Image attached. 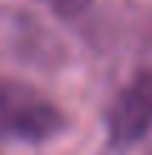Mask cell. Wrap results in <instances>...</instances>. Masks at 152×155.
Returning <instances> with one entry per match:
<instances>
[{"label":"cell","mask_w":152,"mask_h":155,"mask_svg":"<svg viewBox=\"0 0 152 155\" xmlns=\"http://www.w3.org/2000/svg\"><path fill=\"white\" fill-rule=\"evenodd\" d=\"M152 129V72L126 83L106 109V135L115 147H132Z\"/></svg>","instance_id":"2"},{"label":"cell","mask_w":152,"mask_h":155,"mask_svg":"<svg viewBox=\"0 0 152 155\" xmlns=\"http://www.w3.org/2000/svg\"><path fill=\"white\" fill-rule=\"evenodd\" d=\"M46 3L60 15H78V12H83L89 6V0H46Z\"/></svg>","instance_id":"3"},{"label":"cell","mask_w":152,"mask_h":155,"mask_svg":"<svg viewBox=\"0 0 152 155\" xmlns=\"http://www.w3.org/2000/svg\"><path fill=\"white\" fill-rule=\"evenodd\" d=\"M66 132V115L43 92L17 81H0V141L46 144Z\"/></svg>","instance_id":"1"}]
</instances>
